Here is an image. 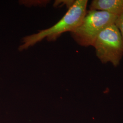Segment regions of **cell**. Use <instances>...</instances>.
<instances>
[{
    "instance_id": "4",
    "label": "cell",
    "mask_w": 123,
    "mask_h": 123,
    "mask_svg": "<svg viewBox=\"0 0 123 123\" xmlns=\"http://www.w3.org/2000/svg\"><path fill=\"white\" fill-rule=\"evenodd\" d=\"M89 8L119 16L123 13V0H94Z\"/></svg>"
},
{
    "instance_id": "1",
    "label": "cell",
    "mask_w": 123,
    "mask_h": 123,
    "mask_svg": "<svg viewBox=\"0 0 123 123\" xmlns=\"http://www.w3.org/2000/svg\"><path fill=\"white\" fill-rule=\"evenodd\" d=\"M87 0L74 1L64 16L53 26L24 37L19 50L22 51L28 49L44 38L49 41H54L62 33L67 31L71 32L74 30L80 24L87 13Z\"/></svg>"
},
{
    "instance_id": "5",
    "label": "cell",
    "mask_w": 123,
    "mask_h": 123,
    "mask_svg": "<svg viewBox=\"0 0 123 123\" xmlns=\"http://www.w3.org/2000/svg\"><path fill=\"white\" fill-rule=\"evenodd\" d=\"M115 25L118 27L120 32L123 45V13L117 17L115 22Z\"/></svg>"
},
{
    "instance_id": "2",
    "label": "cell",
    "mask_w": 123,
    "mask_h": 123,
    "mask_svg": "<svg viewBox=\"0 0 123 123\" xmlns=\"http://www.w3.org/2000/svg\"><path fill=\"white\" fill-rule=\"evenodd\" d=\"M117 17L105 12L89 10L80 24L71 32L72 36L82 46H92L98 36L106 27L115 24Z\"/></svg>"
},
{
    "instance_id": "3",
    "label": "cell",
    "mask_w": 123,
    "mask_h": 123,
    "mask_svg": "<svg viewBox=\"0 0 123 123\" xmlns=\"http://www.w3.org/2000/svg\"><path fill=\"white\" fill-rule=\"evenodd\" d=\"M92 46L97 57L103 63L119 65L123 55L122 37L115 24L107 26L98 36Z\"/></svg>"
}]
</instances>
